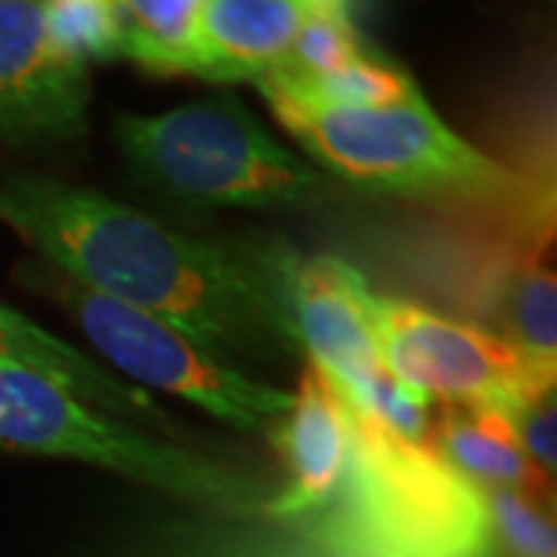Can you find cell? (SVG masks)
I'll use <instances>...</instances> for the list:
<instances>
[{"mask_svg":"<svg viewBox=\"0 0 557 557\" xmlns=\"http://www.w3.org/2000/svg\"><path fill=\"white\" fill-rule=\"evenodd\" d=\"M0 220L53 270L174 325L233 369L300 357L285 310L288 245L189 236L102 193L47 177L7 180Z\"/></svg>","mask_w":557,"mask_h":557,"instance_id":"obj_1","label":"cell"},{"mask_svg":"<svg viewBox=\"0 0 557 557\" xmlns=\"http://www.w3.org/2000/svg\"><path fill=\"white\" fill-rule=\"evenodd\" d=\"M255 84L278 124L354 189L552 226V193L458 137L421 90L394 106L362 109L317 100L273 72Z\"/></svg>","mask_w":557,"mask_h":557,"instance_id":"obj_2","label":"cell"},{"mask_svg":"<svg viewBox=\"0 0 557 557\" xmlns=\"http://www.w3.org/2000/svg\"><path fill=\"white\" fill-rule=\"evenodd\" d=\"M115 137L139 183L196 211H310L335 199L325 174L270 137L233 94L115 115Z\"/></svg>","mask_w":557,"mask_h":557,"instance_id":"obj_3","label":"cell"},{"mask_svg":"<svg viewBox=\"0 0 557 557\" xmlns=\"http://www.w3.org/2000/svg\"><path fill=\"white\" fill-rule=\"evenodd\" d=\"M0 449L97 465L193 508L233 518L267 515L282 490L152 437L137 424H119L72 397L57 381L13 362H0Z\"/></svg>","mask_w":557,"mask_h":557,"instance_id":"obj_4","label":"cell"},{"mask_svg":"<svg viewBox=\"0 0 557 557\" xmlns=\"http://www.w3.org/2000/svg\"><path fill=\"white\" fill-rule=\"evenodd\" d=\"M32 282L60 304L112 369L161 394L186 399L230 428L263 434L292 406L288 391L248 379L242 369L205 354L174 325L102 298L53 267L38 270Z\"/></svg>","mask_w":557,"mask_h":557,"instance_id":"obj_5","label":"cell"},{"mask_svg":"<svg viewBox=\"0 0 557 557\" xmlns=\"http://www.w3.org/2000/svg\"><path fill=\"white\" fill-rule=\"evenodd\" d=\"M119 557H416L387 533L350 461L341 493L298 518H233L218 511L152 520Z\"/></svg>","mask_w":557,"mask_h":557,"instance_id":"obj_6","label":"cell"},{"mask_svg":"<svg viewBox=\"0 0 557 557\" xmlns=\"http://www.w3.org/2000/svg\"><path fill=\"white\" fill-rule=\"evenodd\" d=\"M369 325L381 366L412 394L443 406H493L508 412L533 369L496 332L443 317L369 288Z\"/></svg>","mask_w":557,"mask_h":557,"instance_id":"obj_7","label":"cell"},{"mask_svg":"<svg viewBox=\"0 0 557 557\" xmlns=\"http://www.w3.org/2000/svg\"><path fill=\"white\" fill-rule=\"evenodd\" d=\"M87 65L53 47L38 0H0V139H78L87 131Z\"/></svg>","mask_w":557,"mask_h":557,"instance_id":"obj_8","label":"cell"},{"mask_svg":"<svg viewBox=\"0 0 557 557\" xmlns=\"http://www.w3.org/2000/svg\"><path fill=\"white\" fill-rule=\"evenodd\" d=\"M369 282L354 263L335 255L285 260V310L295 329L300 357L335 384L341 397H354L379 375L381 359L366 310Z\"/></svg>","mask_w":557,"mask_h":557,"instance_id":"obj_9","label":"cell"},{"mask_svg":"<svg viewBox=\"0 0 557 557\" xmlns=\"http://www.w3.org/2000/svg\"><path fill=\"white\" fill-rule=\"evenodd\" d=\"M276 446L288 483L270 502V518H298L338 496L354 461V421L335 384L304 359L292 406L263 431Z\"/></svg>","mask_w":557,"mask_h":557,"instance_id":"obj_10","label":"cell"},{"mask_svg":"<svg viewBox=\"0 0 557 557\" xmlns=\"http://www.w3.org/2000/svg\"><path fill=\"white\" fill-rule=\"evenodd\" d=\"M300 22L298 0H205L161 78H263L285 60Z\"/></svg>","mask_w":557,"mask_h":557,"instance_id":"obj_11","label":"cell"},{"mask_svg":"<svg viewBox=\"0 0 557 557\" xmlns=\"http://www.w3.org/2000/svg\"><path fill=\"white\" fill-rule=\"evenodd\" d=\"M0 362L32 369L44 379L57 381L81 403L97 406L106 416L131 418L168 437L180 434L177 418L161 409L143 387L119 379L109 366L87 357L75 344L40 329L35 319L22 317L0 300Z\"/></svg>","mask_w":557,"mask_h":557,"instance_id":"obj_12","label":"cell"},{"mask_svg":"<svg viewBox=\"0 0 557 557\" xmlns=\"http://www.w3.org/2000/svg\"><path fill=\"white\" fill-rule=\"evenodd\" d=\"M431 449L474 490H508L545 505L552 480L523 453L511 418L493 406H443L434 418Z\"/></svg>","mask_w":557,"mask_h":557,"instance_id":"obj_13","label":"cell"},{"mask_svg":"<svg viewBox=\"0 0 557 557\" xmlns=\"http://www.w3.org/2000/svg\"><path fill=\"white\" fill-rule=\"evenodd\" d=\"M38 7L62 57L81 65L124 60L127 25L119 0H38Z\"/></svg>","mask_w":557,"mask_h":557,"instance_id":"obj_14","label":"cell"},{"mask_svg":"<svg viewBox=\"0 0 557 557\" xmlns=\"http://www.w3.org/2000/svg\"><path fill=\"white\" fill-rule=\"evenodd\" d=\"M273 75L282 81L300 87L304 94L317 97L322 102H335V106H362V109H375V106H394V102L409 100L418 90V84L406 69H399L397 62L387 60L384 53L372 50L357 62L344 65L338 72L325 75V78L298 81L288 78L273 69Z\"/></svg>","mask_w":557,"mask_h":557,"instance_id":"obj_15","label":"cell"},{"mask_svg":"<svg viewBox=\"0 0 557 557\" xmlns=\"http://www.w3.org/2000/svg\"><path fill=\"white\" fill-rule=\"evenodd\" d=\"M366 53H372V44L359 35L350 13H310L298 25L276 72L298 81L325 78Z\"/></svg>","mask_w":557,"mask_h":557,"instance_id":"obj_16","label":"cell"},{"mask_svg":"<svg viewBox=\"0 0 557 557\" xmlns=\"http://www.w3.org/2000/svg\"><path fill=\"white\" fill-rule=\"evenodd\" d=\"M124 25H127V47L124 60L137 62L139 69L161 75L168 57L186 38L205 0H119Z\"/></svg>","mask_w":557,"mask_h":557,"instance_id":"obj_17","label":"cell"},{"mask_svg":"<svg viewBox=\"0 0 557 557\" xmlns=\"http://www.w3.org/2000/svg\"><path fill=\"white\" fill-rule=\"evenodd\" d=\"M496 557H557V533L545 505L508 490H478Z\"/></svg>","mask_w":557,"mask_h":557,"instance_id":"obj_18","label":"cell"},{"mask_svg":"<svg viewBox=\"0 0 557 557\" xmlns=\"http://www.w3.org/2000/svg\"><path fill=\"white\" fill-rule=\"evenodd\" d=\"M557 369H530L520 384L518 397L511 399L508 412L518 431L523 453L548 480L557 471Z\"/></svg>","mask_w":557,"mask_h":557,"instance_id":"obj_19","label":"cell"},{"mask_svg":"<svg viewBox=\"0 0 557 557\" xmlns=\"http://www.w3.org/2000/svg\"><path fill=\"white\" fill-rule=\"evenodd\" d=\"M304 16L310 13H350V3L354 0H298Z\"/></svg>","mask_w":557,"mask_h":557,"instance_id":"obj_20","label":"cell"}]
</instances>
